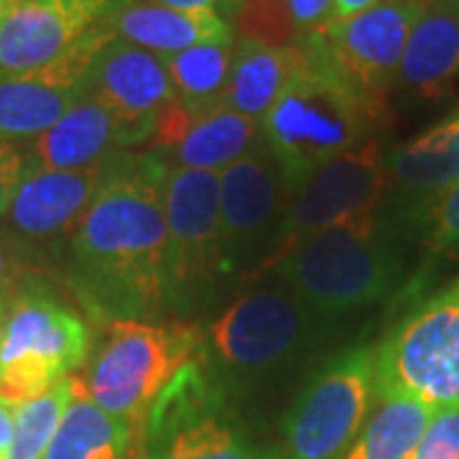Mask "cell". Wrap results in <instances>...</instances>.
<instances>
[{
    "mask_svg": "<svg viewBox=\"0 0 459 459\" xmlns=\"http://www.w3.org/2000/svg\"><path fill=\"white\" fill-rule=\"evenodd\" d=\"M166 171L151 151L128 156L72 230V286L105 322L169 309Z\"/></svg>",
    "mask_w": 459,
    "mask_h": 459,
    "instance_id": "cell-1",
    "label": "cell"
},
{
    "mask_svg": "<svg viewBox=\"0 0 459 459\" xmlns=\"http://www.w3.org/2000/svg\"><path fill=\"white\" fill-rule=\"evenodd\" d=\"M299 44L304 65L261 123L291 199L322 166L362 146L383 115L332 66L314 33H301Z\"/></svg>",
    "mask_w": 459,
    "mask_h": 459,
    "instance_id": "cell-2",
    "label": "cell"
},
{
    "mask_svg": "<svg viewBox=\"0 0 459 459\" xmlns=\"http://www.w3.org/2000/svg\"><path fill=\"white\" fill-rule=\"evenodd\" d=\"M204 347L195 325L108 322L74 385L100 409L143 431L148 411L171 377Z\"/></svg>",
    "mask_w": 459,
    "mask_h": 459,
    "instance_id": "cell-3",
    "label": "cell"
},
{
    "mask_svg": "<svg viewBox=\"0 0 459 459\" xmlns=\"http://www.w3.org/2000/svg\"><path fill=\"white\" fill-rule=\"evenodd\" d=\"M398 253L376 220L329 228L296 243L273 271L316 316L332 322L391 291Z\"/></svg>",
    "mask_w": 459,
    "mask_h": 459,
    "instance_id": "cell-4",
    "label": "cell"
},
{
    "mask_svg": "<svg viewBox=\"0 0 459 459\" xmlns=\"http://www.w3.org/2000/svg\"><path fill=\"white\" fill-rule=\"evenodd\" d=\"M90 355V332L47 289H23L8 304L0 337V403L13 411L74 376Z\"/></svg>",
    "mask_w": 459,
    "mask_h": 459,
    "instance_id": "cell-5",
    "label": "cell"
},
{
    "mask_svg": "<svg viewBox=\"0 0 459 459\" xmlns=\"http://www.w3.org/2000/svg\"><path fill=\"white\" fill-rule=\"evenodd\" d=\"M373 395L459 406V279L411 312L376 350Z\"/></svg>",
    "mask_w": 459,
    "mask_h": 459,
    "instance_id": "cell-6",
    "label": "cell"
},
{
    "mask_svg": "<svg viewBox=\"0 0 459 459\" xmlns=\"http://www.w3.org/2000/svg\"><path fill=\"white\" fill-rule=\"evenodd\" d=\"M325 325L289 286L253 289L214 319L204 355L220 377L263 376L304 352Z\"/></svg>",
    "mask_w": 459,
    "mask_h": 459,
    "instance_id": "cell-7",
    "label": "cell"
},
{
    "mask_svg": "<svg viewBox=\"0 0 459 459\" xmlns=\"http://www.w3.org/2000/svg\"><path fill=\"white\" fill-rule=\"evenodd\" d=\"M143 446L148 459H271L261 457L230 424L222 377L214 373L204 347L151 406Z\"/></svg>",
    "mask_w": 459,
    "mask_h": 459,
    "instance_id": "cell-8",
    "label": "cell"
},
{
    "mask_svg": "<svg viewBox=\"0 0 459 459\" xmlns=\"http://www.w3.org/2000/svg\"><path fill=\"white\" fill-rule=\"evenodd\" d=\"M169 309L202 304L222 273L220 174L169 169L164 181Z\"/></svg>",
    "mask_w": 459,
    "mask_h": 459,
    "instance_id": "cell-9",
    "label": "cell"
},
{
    "mask_svg": "<svg viewBox=\"0 0 459 459\" xmlns=\"http://www.w3.org/2000/svg\"><path fill=\"white\" fill-rule=\"evenodd\" d=\"M388 189V156L377 141L337 156L322 166L289 202L273 243L255 276L271 271L301 240L329 228L376 220L380 199Z\"/></svg>",
    "mask_w": 459,
    "mask_h": 459,
    "instance_id": "cell-10",
    "label": "cell"
},
{
    "mask_svg": "<svg viewBox=\"0 0 459 459\" xmlns=\"http://www.w3.org/2000/svg\"><path fill=\"white\" fill-rule=\"evenodd\" d=\"M376 350L355 347L309 380L286 416L283 446L271 459H337L360 434L373 398Z\"/></svg>",
    "mask_w": 459,
    "mask_h": 459,
    "instance_id": "cell-11",
    "label": "cell"
},
{
    "mask_svg": "<svg viewBox=\"0 0 459 459\" xmlns=\"http://www.w3.org/2000/svg\"><path fill=\"white\" fill-rule=\"evenodd\" d=\"M429 0H380L358 16L314 31L332 66L368 100L385 108L409 36Z\"/></svg>",
    "mask_w": 459,
    "mask_h": 459,
    "instance_id": "cell-12",
    "label": "cell"
},
{
    "mask_svg": "<svg viewBox=\"0 0 459 459\" xmlns=\"http://www.w3.org/2000/svg\"><path fill=\"white\" fill-rule=\"evenodd\" d=\"M289 202L279 161L263 141L220 174L225 276L243 271L258 250L271 247Z\"/></svg>",
    "mask_w": 459,
    "mask_h": 459,
    "instance_id": "cell-13",
    "label": "cell"
},
{
    "mask_svg": "<svg viewBox=\"0 0 459 459\" xmlns=\"http://www.w3.org/2000/svg\"><path fill=\"white\" fill-rule=\"evenodd\" d=\"M110 39L113 33L100 26L51 65L0 74V141H36L59 123L87 95V72Z\"/></svg>",
    "mask_w": 459,
    "mask_h": 459,
    "instance_id": "cell-14",
    "label": "cell"
},
{
    "mask_svg": "<svg viewBox=\"0 0 459 459\" xmlns=\"http://www.w3.org/2000/svg\"><path fill=\"white\" fill-rule=\"evenodd\" d=\"M131 0H8L0 18V74L56 62Z\"/></svg>",
    "mask_w": 459,
    "mask_h": 459,
    "instance_id": "cell-15",
    "label": "cell"
},
{
    "mask_svg": "<svg viewBox=\"0 0 459 459\" xmlns=\"http://www.w3.org/2000/svg\"><path fill=\"white\" fill-rule=\"evenodd\" d=\"M87 95L115 115L128 148L151 143L159 117L177 100L164 59L120 39L98 51L87 72Z\"/></svg>",
    "mask_w": 459,
    "mask_h": 459,
    "instance_id": "cell-16",
    "label": "cell"
},
{
    "mask_svg": "<svg viewBox=\"0 0 459 459\" xmlns=\"http://www.w3.org/2000/svg\"><path fill=\"white\" fill-rule=\"evenodd\" d=\"M126 159L128 153L82 171H51L29 164L8 210L11 228L29 240H49L72 230Z\"/></svg>",
    "mask_w": 459,
    "mask_h": 459,
    "instance_id": "cell-17",
    "label": "cell"
},
{
    "mask_svg": "<svg viewBox=\"0 0 459 459\" xmlns=\"http://www.w3.org/2000/svg\"><path fill=\"white\" fill-rule=\"evenodd\" d=\"M128 141L115 115L84 95L69 113L31 143L29 164L51 171H82L126 156Z\"/></svg>",
    "mask_w": 459,
    "mask_h": 459,
    "instance_id": "cell-18",
    "label": "cell"
},
{
    "mask_svg": "<svg viewBox=\"0 0 459 459\" xmlns=\"http://www.w3.org/2000/svg\"><path fill=\"white\" fill-rule=\"evenodd\" d=\"M459 181V115L398 148L388 159V186L406 217L424 220Z\"/></svg>",
    "mask_w": 459,
    "mask_h": 459,
    "instance_id": "cell-19",
    "label": "cell"
},
{
    "mask_svg": "<svg viewBox=\"0 0 459 459\" xmlns=\"http://www.w3.org/2000/svg\"><path fill=\"white\" fill-rule=\"evenodd\" d=\"M115 39L171 56L207 41H235L232 26L214 11H174L151 0H131L102 23Z\"/></svg>",
    "mask_w": 459,
    "mask_h": 459,
    "instance_id": "cell-20",
    "label": "cell"
},
{
    "mask_svg": "<svg viewBox=\"0 0 459 459\" xmlns=\"http://www.w3.org/2000/svg\"><path fill=\"white\" fill-rule=\"evenodd\" d=\"M459 80V0H429L416 21L395 84L419 98H442Z\"/></svg>",
    "mask_w": 459,
    "mask_h": 459,
    "instance_id": "cell-21",
    "label": "cell"
},
{
    "mask_svg": "<svg viewBox=\"0 0 459 459\" xmlns=\"http://www.w3.org/2000/svg\"><path fill=\"white\" fill-rule=\"evenodd\" d=\"M301 65L304 49L299 41L291 47H268L238 39L232 47V69L222 102L235 113L263 123Z\"/></svg>",
    "mask_w": 459,
    "mask_h": 459,
    "instance_id": "cell-22",
    "label": "cell"
},
{
    "mask_svg": "<svg viewBox=\"0 0 459 459\" xmlns=\"http://www.w3.org/2000/svg\"><path fill=\"white\" fill-rule=\"evenodd\" d=\"M263 141L261 123L246 115L235 113L225 102L192 110V120L179 135V141L159 156L166 166L169 161L179 169L197 171H222L243 159Z\"/></svg>",
    "mask_w": 459,
    "mask_h": 459,
    "instance_id": "cell-23",
    "label": "cell"
},
{
    "mask_svg": "<svg viewBox=\"0 0 459 459\" xmlns=\"http://www.w3.org/2000/svg\"><path fill=\"white\" fill-rule=\"evenodd\" d=\"M135 442L138 429L100 409L74 385V398L54 431L44 459H128Z\"/></svg>",
    "mask_w": 459,
    "mask_h": 459,
    "instance_id": "cell-24",
    "label": "cell"
},
{
    "mask_svg": "<svg viewBox=\"0 0 459 459\" xmlns=\"http://www.w3.org/2000/svg\"><path fill=\"white\" fill-rule=\"evenodd\" d=\"M434 411L409 395L377 401V411L344 459H406L424 437Z\"/></svg>",
    "mask_w": 459,
    "mask_h": 459,
    "instance_id": "cell-25",
    "label": "cell"
},
{
    "mask_svg": "<svg viewBox=\"0 0 459 459\" xmlns=\"http://www.w3.org/2000/svg\"><path fill=\"white\" fill-rule=\"evenodd\" d=\"M235 41H207L171 56H161L177 98L189 110H204L225 100Z\"/></svg>",
    "mask_w": 459,
    "mask_h": 459,
    "instance_id": "cell-26",
    "label": "cell"
},
{
    "mask_svg": "<svg viewBox=\"0 0 459 459\" xmlns=\"http://www.w3.org/2000/svg\"><path fill=\"white\" fill-rule=\"evenodd\" d=\"M74 398L72 376L59 380L47 394L36 395L13 411V439L5 459H44L54 431Z\"/></svg>",
    "mask_w": 459,
    "mask_h": 459,
    "instance_id": "cell-27",
    "label": "cell"
},
{
    "mask_svg": "<svg viewBox=\"0 0 459 459\" xmlns=\"http://www.w3.org/2000/svg\"><path fill=\"white\" fill-rule=\"evenodd\" d=\"M232 23L238 26L240 39L268 47H291L301 36L286 0H240Z\"/></svg>",
    "mask_w": 459,
    "mask_h": 459,
    "instance_id": "cell-28",
    "label": "cell"
},
{
    "mask_svg": "<svg viewBox=\"0 0 459 459\" xmlns=\"http://www.w3.org/2000/svg\"><path fill=\"white\" fill-rule=\"evenodd\" d=\"M406 459H459V406L434 411L424 437Z\"/></svg>",
    "mask_w": 459,
    "mask_h": 459,
    "instance_id": "cell-29",
    "label": "cell"
},
{
    "mask_svg": "<svg viewBox=\"0 0 459 459\" xmlns=\"http://www.w3.org/2000/svg\"><path fill=\"white\" fill-rule=\"evenodd\" d=\"M429 222V250L434 255H459V181L424 217Z\"/></svg>",
    "mask_w": 459,
    "mask_h": 459,
    "instance_id": "cell-30",
    "label": "cell"
},
{
    "mask_svg": "<svg viewBox=\"0 0 459 459\" xmlns=\"http://www.w3.org/2000/svg\"><path fill=\"white\" fill-rule=\"evenodd\" d=\"M26 171H29V153L18 143L0 141V217L11 210Z\"/></svg>",
    "mask_w": 459,
    "mask_h": 459,
    "instance_id": "cell-31",
    "label": "cell"
},
{
    "mask_svg": "<svg viewBox=\"0 0 459 459\" xmlns=\"http://www.w3.org/2000/svg\"><path fill=\"white\" fill-rule=\"evenodd\" d=\"M299 33H314L327 29L337 18L334 0H286Z\"/></svg>",
    "mask_w": 459,
    "mask_h": 459,
    "instance_id": "cell-32",
    "label": "cell"
},
{
    "mask_svg": "<svg viewBox=\"0 0 459 459\" xmlns=\"http://www.w3.org/2000/svg\"><path fill=\"white\" fill-rule=\"evenodd\" d=\"M13 276H16V263H13V255L8 253L5 240L0 238V299L13 291Z\"/></svg>",
    "mask_w": 459,
    "mask_h": 459,
    "instance_id": "cell-33",
    "label": "cell"
},
{
    "mask_svg": "<svg viewBox=\"0 0 459 459\" xmlns=\"http://www.w3.org/2000/svg\"><path fill=\"white\" fill-rule=\"evenodd\" d=\"M151 3H159L166 8H174V11H220L225 0H151Z\"/></svg>",
    "mask_w": 459,
    "mask_h": 459,
    "instance_id": "cell-34",
    "label": "cell"
},
{
    "mask_svg": "<svg viewBox=\"0 0 459 459\" xmlns=\"http://www.w3.org/2000/svg\"><path fill=\"white\" fill-rule=\"evenodd\" d=\"M11 439H13V413L0 403V457H8L11 449Z\"/></svg>",
    "mask_w": 459,
    "mask_h": 459,
    "instance_id": "cell-35",
    "label": "cell"
},
{
    "mask_svg": "<svg viewBox=\"0 0 459 459\" xmlns=\"http://www.w3.org/2000/svg\"><path fill=\"white\" fill-rule=\"evenodd\" d=\"M377 3L380 0H334V8H337V18H350L373 8Z\"/></svg>",
    "mask_w": 459,
    "mask_h": 459,
    "instance_id": "cell-36",
    "label": "cell"
},
{
    "mask_svg": "<svg viewBox=\"0 0 459 459\" xmlns=\"http://www.w3.org/2000/svg\"><path fill=\"white\" fill-rule=\"evenodd\" d=\"M128 459H148L146 446H143V439H138V442H135V446H133V449H131V455H128Z\"/></svg>",
    "mask_w": 459,
    "mask_h": 459,
    "instance_id": "cell-37",
    "label": "cell"
},
{
    "mask_svg": "<svg viewBox=\"0 0 459 459\" xmlns=\"http://www.w3.org/2000/svg\"><path fill=\"white\" fill-rule=\"evenodd\" d=\"M5 314H8V304H5V299H0V337H3V325H5Z\"/></svg>",
    "mask_w": 459,
    "mask_h": 459,
    "instance_id": "cell-38",
    "label": "cell"
},
{
    "mask_svg": "<svg viewBox=\"0 0 459 459\" xmlns=\"http://www.w3.org/2000/svg\"><path fill=\"white\" fill-rule=\"evenodd\" d=\"M5 3H8V0H0V18H3V13H5Z\"/></svg>",
    "mask_w": 459,
    "mask_h": 459,
    "instance_id": "cell-39",
    "label": "cell"
}]
</instances>
